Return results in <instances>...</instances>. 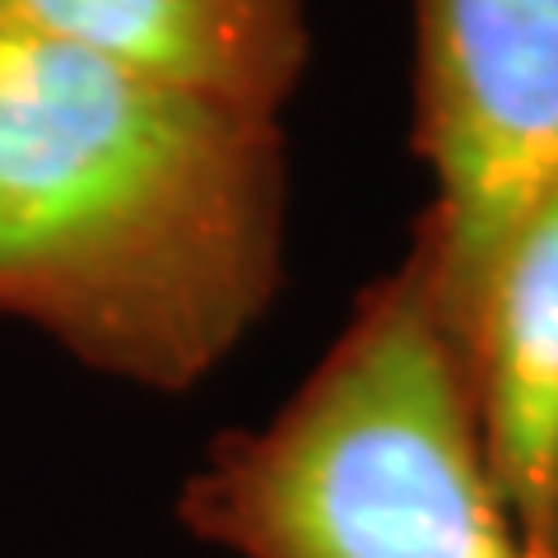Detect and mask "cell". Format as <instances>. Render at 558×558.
Listing matches in <instances>:
<instances>
[{"label":"cell","mask_w":558,"mask_h":558,"mask_svg":"<svg viewBox=\"0 0 558 558\" xmlns=\"http://www.w3.org/2000/svg\"><path fill=\"white\" fill-rule=\"evenodd\" d=\"M279 117L0 24V317L178 396L284 284Z\"/></svg>","instance_id":"1"},{"label":"cell","mask_w":558,"mask_h":558,"mask_svg":"<svg viewBox=\"0 0 558 558\" xmlns=\"http://www.w3.org/2000/svg\"><path fill=\"white\" fill-rule=\"evenodd\" d=\"M178 517L233 558H535L414 247L266 424L209 442Z\"/></svg>","instance_id":"2"},{"label":"cell","mask_w":558,"mask_h":558,"mask_svg":"<svg viewBox=\"0 0 558 558\" xmlns=\"http://www.w3.org/2000/svg\"><path fill=\"white\" fill-rule=\"evenodd\" d=\"M418 219L433 307L465 363L502 247L558 191V0H410Z\"/></svg>","instance_id":"3"},{"label":"cell","mask_w":558,"mask_h":558,"mask_svg":"<svg viewBox=\"0 0 558 558\" xmlns=\"http://www.w3.org/2000/svg\"><path fill=\"white\" fill-rule=\"evenodd\" d=\"M465 381L480 447L535 558H549L558 508V191L502 247L488 275Z\"/></svg>","instance_id":"4"},{"label":"cell","mask_w":558,"mask_h":558,"mask_svg":"<svg viewBox=\"0 0 558 558\" xmlns=\"http://www.w3.org/2000/svg\"><path fill=\"white\" fill-rule=\"evenodd\" d=\"M5 24L266 117L312 57L307 0H5Z\"/></svg>","instance_id":"5"},{"label":"cell","mask_w":558,"mask_h":558,"mask_svg":"<svg viewBox=\"0 0 558 558\" xmlns=\"http://www.w3.org/2000/svg\"><path fill=\"white\" fill-rule=\"evenodd\" d=\"M549 558H558V508H554V539H549Z\"/></svg>","instance_id":"6"},{"label":"cell","mask_w":558,"mask_h":558,"mask_svg":"<svg viewBox=\"0 0 558 558\" xmlns=\"http://www.w3.org/2000/svg\"><path fill=\"white\" fill-rule=\"evenodd\" d=\"M0 24H5V0H0Z\"/></svg>","instance_id":"7"}]
</instances>
